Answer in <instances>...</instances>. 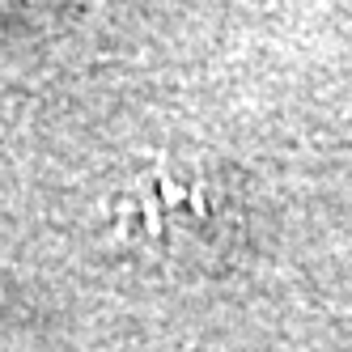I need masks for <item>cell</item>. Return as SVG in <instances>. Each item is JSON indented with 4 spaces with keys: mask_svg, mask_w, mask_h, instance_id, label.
<instances>
[{
    "mask_svg": "<svg viewBox=\"0 0 352 352\" xmlns=\"http://www.w3.org/2000/svg\"><path fill=\"white\" fill-rule=\"evenodd\" d=\"M234 221V191L187 157L132 166L107 199L111 234L148 263H199L225 246Z\"/></svg>",
    "mask_w": 352,
    "mask_h": 352,
    "instance_id": "cell-1",
    "label": "cell"
}]
</instances>
